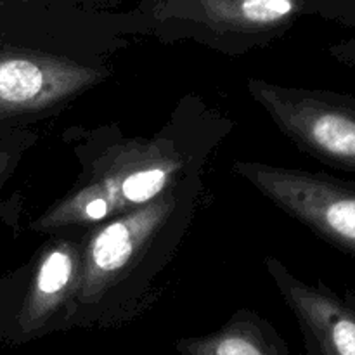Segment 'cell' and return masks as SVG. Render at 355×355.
<instances>
[{
  "instance_id": "1",
  "label": "cell",
  "mask_w": 355,
  "mask_h": 355,
  "mask_svg": "<svg viewBox=\"0 0 355 355\" xmlns=\"http://www.w3.org/2000/svg\"><path fill=\"white\" fill-rule=\"evenodd\" d=\"M205 168V166H203ZM203 168L156 200L92 225L83 236L82 269L68 328H104L134 319L172 262L203 194Z\"/></svg>"
},
{
  "instance_id": "2",
  "label": "cell",
  "mask_w": 355,
  "mask_h": 355,
  "mask_svg": "<svg viewBox=\"0 0 355 355\" xmlns=\"http://www.w3.org/2000/svg\"><path fill=\"white\" fill-rule=\"evenodd\" d=\"M184 111L151 137H121L83 165L76 182L52 203L31 229L58 234L106 222L135 210L175 186L187 173L203 168L220 137L205 135V114Z\"/></svg>"
},
{
  "instance_id": "3",
  "label": "cell",
  "mask_w": 355,
  "mask_h": 355,
  "mask_svg": "<svg viewBox=\"0 0 355 355\" xmlns=\"http://www.w3.org/2000/svg\"><path fill=\"white\" fill-rule=\"evenodd\" d=\"M304 0H142L141 12L162 37H191L241 52L286 30Z\"/></svg>"
},
{
  "instance_id": "4",
  "label": "cell",
  "mask_w": 355,
  "mask_h": 355,
  "mask_svg": "<svg viewBox=\"0 0 355 355\" xmlns=\"http://www.w3.org/2000/svg\"><path fill=\"white\" fill-rule=\"evenodd\" d=\"M248 92L304 153L355 173V97L248 78Z\"/></svg>"
},
{
  "instance_id": "5",
  "label": "cell",
  "mask_w": 355,
  "mask_h": 355,
  "mask_svg": "<svg viewBox=\"0 0 355 355\" xmlns=\"http://www.w3.org/2000/svg\"><path fill=\"white\" fill-rule=\"evenodd\" d=\"M232 170L290 217L355 259V182L257 162H236Z\"/></svg>"
},
{
  "instance_id": "6",
  "label": "cell",
  "mask_w": 355,
  "mask_h": 355,
  "mask_svg": "<svg viewBox=\"0 0 355 355\" xmlns=\"http://www.w3.org/2000/svg\"><path fill=\"white\" fill-rule=\"evenodd\" d=\"M106 75L58 52L0 47V121L59 107Z\"/></svg>"
},
{
  "instance_id": "7",
  "label": "cell",
  "mask_w": 355,
  "mask_h": 355,
  "mask_svg": "<svg viewBox=\"0 0 355 355\" xmlns=\"http://www.w3.org/2000/svg\"><path fill=\"white\" fill-rule=\"evenodd\" d=\"M83 238L58 232L31 269L16 311L0 321V336L28 342L52 329H64L75 302L82 269Z\"/></svg>"
},
{
  "instance_id": "8",
  "label": "cell",
  "mask_w": 355,
  "mask_h": 355,
  "mask_svg": "<svg viewBox=\"0 0 355 355\" xmlns=\"http://www.w3.org/2000/svg\"><path fill=\"white\" fill-rule=\"evenodd\" d=\"M266 267L293 312L312 355H355V291L335 293L298 279L276 257Z\"/></svg>"
},
{
  "instance_id": "9",
  "label": "cell",
  "mask_w": 355,
  "mask_h": 355,
  "mask_svg": "<svg viewBox=\"0 0 355 355\" xmlns=\"http://www.w3.org/2000/svg\"><path fill=\"white\" fill-rule=\"evenodd\" d=\"M175 349L180 355H290L276 329L252 311L236 312L210 335L179 340Z\"/></svg>"
},
{
  "instance_id": "10",
  "label": "cell",
  "mask_w": 355,
  "mask_h": 355,
  "mask_svg": "<svg viewBox=\"0 0 355 355\" xmlns=\"http://www.w3.org/2000/svg\"><path fill=\"white\" fill-rule=\"evenodd\" d=\"M17 158H19V149L9 141V135L0 130V186L10 175V172L16 166Z\"/></svg>"
},
{
  "instance_id": "11",
  "label": "cell",
  "mask_w": 355,
  "mask_h": 355,
  "mask_svg": "<svg viewBox=\"0 0 355 355\" xmlns=\"http://www.w3.org/2000/svg\"><path fill=\"white\" fill-rule=\"evenodd\" d=\"M37 0H0V7L9 6V3H30ZM45 3H66V6H99V3H114L120 0H38Z\"/></svg>"
},
{
  "instance_id": "12",
  "label": "cell",
  "mask_w": 355,
  "mask_h": 355,
  "mask_svg": "<svg viewBox=\"0 0 355 355\" xmlns=\"http://www.w3.org/2000/svg\"><path fill=\"white\" fill-rule=\"evenodd\" d=\"M333 55L355 71V38L333 47Z\"/></svg>"
}]
</instances>
